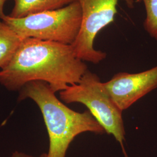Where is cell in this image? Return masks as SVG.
Wrapping results in <instances>:
<instances>
[{
  "label": "cell",
  "mask_w": 157,
  "mask_h": 157,
  "mask_svg": "<svg viewBox=\"0 0 157 157\" xmlns=\"http://www.w3.org/2000/svg\"><path fill=\"white\" fill-rule=\"evenodd\" d=\"M88 70L72 45L33 38L23 40L11 61L0 71V83L11 91L42 81L55 93L78 83Z\"/></svg>",
  "instance_id": "6da1fadb"
},
{
  "label": "cell",
  "mask_w": 157,
  "mask_h": 157,
  "mask_svg": "<svg viewBox=\"0 0 157 157\" xmlns=\"http://www.w3.org/2000/svg\"><path fill=\"white\" fill-rule=\"evenodd\" d=\"M30 99L38 105L47 129L50 146L47 157H66L74 139L85 132H105L89 110L75 111L62 103L49 84L42 81L30 82L20 90L18 100Z\"/></svg>",
  "instance_id": "7a4b0ae2"
},
{
  "label": "cell",
  "mask_w": 157,
  "mask_h": 157,
  "mask_svg": "<svg viewBox=\"0 0 157 157\" xmlns=\"http://www.w3.org/2000/svg\"><path fill=\"white\" fill-rule=\"evenodd\" d=\"M2 20L22 39L33 38L72 45L81 28L82 10L76 1L59 9L20 18L6 15Z\"/></svg>",
  "instance_id": "3957f363"
},
{
  "label": "cell",
  "mask_w": 157,
  "mask_h": 157,
  "mask_svg": "<svg viewBox=\"0 0 157 157\" xmlns=\"http://www.w3.org/2000/svg\"><path fill=\"white\" fill-rule=\"evenodd\" d=\"M59 97L65 103H80L87 107L105 132L118 141L124 156L128 157L124 147L125 130L123 111L112 100L96 74L87 70L78 83L68 86L60 91Z\"/></svg>",
  "instance_id": "277c9868"
},
{
  "label": "cell",
  "mask_w": 157,
  "mask_h": 157,
  "mask_svg": "<svg viewBox=\"0 0 157 157\" xmlns=\"http://www.w3.org/2000/svg\"><path fill=\"white\" fill-rule=\"evenodd\" d=\"M82 10V24L78 36L72 46L77 57L83 61L97 64L107 54L94 48V41L102 29L114 21L119 1L133 8L135 0H76Z\"/></svg>",
  "instance_id": "5b68a950"
},
{
  "label": "cell",
  "mask_w": 157,
  "mask_h": 157,
  "mask_svg": "<svg viewBox=\"0 0 157 157\" xmlns=\"http://www.w3.org/2000/svg\"><path fill=\"white\" fill-rule=\"evenodd\" d=\"M107 91L122 111L157 87V65L136 73L119 72L104 83Z\"/></svg>",
  "instance_id": "8992f818"
},
{
  "label": "cell",
  "mask_w": 157,
  "mask_h": 157,
  "mask_svg": "<svg viewBox=\"0 0 157 157\" xmlns=\"http://www.w3.org/2000/svg\"><path fill=\"white\" fill-rule=\"evenodd\" d=\"M10 17L20 18L40 12L63 8L76 0H13Z\"/></svg>",
  "instance_id": "52a82bcc"
},
{
  "label": "cell",
  "mask_w": 157,
  "mask_h": 157,
  "mask_svg": "<svg viewBox=\"0 0 157 157\" xmlns=\"http://www.w3.org/2000/svg\"><path fill=\"white\" fill-rule=\"evenodd\" d=\"M12 29L0 19V68L11 61L23 40Z\"/></svg>",
  "instance_id": "ba28073f"
},
{
  "label": "cell",
  "mask_w": 157,
  "mask_h": 157,
  "mask_svg": "<svg viewBox=\"0 0 157 157\" xmlns=\"http://www.w3.org/2000/svg\"><path fill=\"white\" fill-rule=\"evenodd\" d=\"M143 3L144 6L146 17L143 28L151 38L157 40V0H135Z\"/></svg>",
  "instance_id": "9c48e42d"
},
{
  "label": "cell",
  "mask_w": 157,
  "mask_h": 157,
  "mask_svg": "<svg viewBox=\"0 0 157 157\" xmlns=\"http://www.w3.org/2000/svg\"><path fill=\"white\" fill-rule=\"evenodd\" d=\"M10 157H34L33 156L27 154H25L22 152L15 151L11 155ZM39 157H47V154L43 153L41 155H40Z\"/></svg>",
  "instance_id": "30bf717a"
},
{
  "label": "cell",
  "mask_w": 157,
  "mask_h": 157,
  "mask_svg": "<svg viewBox=\"0 0 157 157\" xmlns=\"http://www.w3.org/2000/svg\"><path fill=\"white\" fill-rule=\"evenodd\" d=\"M6 0H0V19H2L5 17V13L4 12V6Z\"/></svg>",
  "instance_id": "8fae6325"
},
{
  "label": "cell",
  "mask_w": 157,
  "mask_h": 157,
  "mask_svg": "<svg viewBox=\"0 0 157 157\" xmlns=\"http://www.w3.org/2000/svg\"><path fill=\"white\" fill-rule=\"evenodd\" d=\"M6 1H8V0H6Z\"/></svg>",
  "instance_id": "7c38bea8"
}]
</instances>
